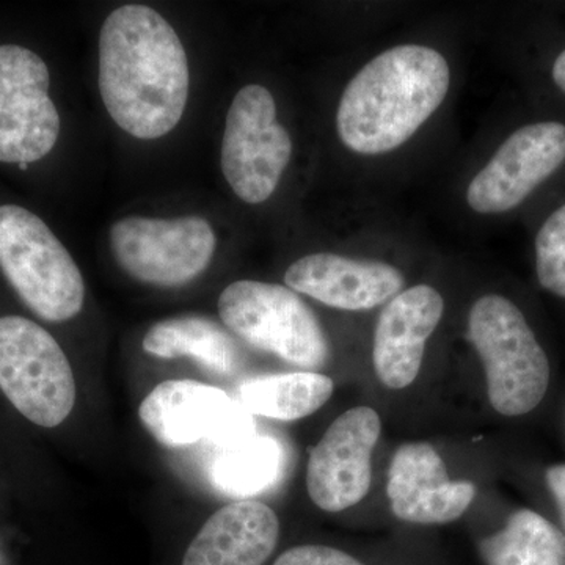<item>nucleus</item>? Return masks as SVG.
Listing matches in <instances>:
<instances>
[{
  "mask_svg": "<svg viewBox=\"0 0 565 565\" xmlns=\"http://www.w3.org/2000/svg\"><path fill=\"white\" fill-rule=\"evenodd\" d=\"M188 54L172 25L147 6L111 11L99 33V92L122 131L161 139L189 98Z\"/></svg>",
  "mask_w": 565,
  "mask_h": 565,
  "instance_id": "obj_1",
  "label": "nucleus"
},
{
  "mask_svg": "<svg viewBox=\"0 0 565 565\" xmlns=\"http://www.w3.org/2000/svg\"><path fill=\"white\" fill-rule=\"evenodd\" d=\"M451 71L440 52L403 44L382 52L349 82L337 111L338 136L359 154L403 147L445 102Z\"/></svg>",
  "mask_w": 565,
  "mask_h": 565,
  "instance_id": "obj_2",
  "label": "nucleus"
},
{
  "mask_svg": "<svg viewBox=\"0 0 565 565\" xmlns=\"http://www.w3.org/2000/svg\"><path fill=\"white\" fill-rule=\"evenodd\" d=\"M467 338L484 364L487 396L498 415L530 418L552 396L555 362L525 308L503 294L476 300Z\"/></svg>",
  "mask_w": 565,
  "mask_h": 565,
  "instance_id": "obj_3",
  "label": "nucleus"
},
{
  "mask_svg": "<svg viewBox=\"0 0 565 565\" xmlns=\"http://www.w3.org/2000/svg\"><path fill=\"white\" fill-rule=\"evenodd\" d=\"M0 270L44 321L65 322L84 308L85 281L65 245L39 215L0 206Z\"/></svg>",
  "mask_w": 565,
  "mask_h": 565,
  "instance_id": "obj_4",
  "label": "nucleus"
},
{
  "mask_svg": "<svg viewBox=\"0 0 565 565\" xmlns=\"http://www.w3.org/2000/svg\"><path fill=\"white\" fill-rule=\"evenodd\" d=\"M217 307L223 326L253 348L311 373L329 360V340L321 323L288 286L234 281L221 294Z\"/></svg>",
  "mask_w": 565,
  "mask_h": 565,
  "instance_id": "obj_5",
  "label": "nucleus"
},
{
  "mask_svg": "<svg viewBox=\"0 0 565 565\" xmlns=\"http://www.w3.org/2000/svg\"><path fill=\"white\" fill-rule=\"evenodd\" d=\"M0 390L41 427H57L76 404L68 356L50 332L21 316L0 318Z\"/></svg>",
  "mask_w": 565,
  "mask_h": 565,
  "instance_id": "obj_6",
  "label": "nucleus"
},
{
  "mask_svg": "<svg viewBox=\"0 0 565 565\" xmlns=\"http://www.w3.org/2000/svg\"><path fill=\"white\" fill-rule=\"evenodd\" d=\"M110 250L134 280L174 288L195 280L214 258V230L200 215L152 218L129 215L114 223Z\"/></svg>",
  "mask_w": 565,
  "mask_h": 565,
  "instance_id": "obj_7",
  "label": "nucleus"
},
{
  "mask_svg": "<svg viewBox=\"0 0 565 565\" xmlns=\"http://www.w3.org/2000/svg\"><path fill=\"white\" fill-rule=\"evenodd\" d=\"M292 140L277 120L273 93L252 84L237 92L226 115L222 172L248 204L269 200L291 161Z\"/></svg>",
  "mask_w": 565,
  "mask_h": 565,
  "instance_id": "obj_8",
  "label": "nucleus"
},
{
  "mask_svg": "<svg viewBox=\"0 0 565 565\" xmlns=\"http://www.w3.org/2000/svg\"><path fill=\"white\" fill-rule=\"evenodd\" d=\"M565 170V118H539L509 134L467 189L471 210L508 214Z\"/></svg>",
  "mask_w": 565,
  "mask_h": 565,
  "instance_id": "obj_9",
  "label": "nucleus"
},
{
  "mask_svg": "<svg viewBox=\"0 0 565 565\" xmlns=\"http://www.w3.org/2000/svg\"><path fill=\"white\" fill-rule=\"evenodd\" d=\"M50 85L39 54L18 44L0 46V162L28 166L57 143L61 115Z\"/></svg>",
  "mask_w": 565,
  "mask_h": 565,
  "instance_id": "obj_10",
  "label": "nucleus"
},
{
  "mask_svg": "<svg viewBox=\"0 0 565 565\" xmlns=\"http://www.w3.org/2000/svg\"><path fill=\"white\" fill-rule=\"evenodd\" d=\"M139 416L148 433L167 448L199 441L217 446L255 434L253 415L223 390L195 381H167L141 403Z\"/></svg>",
  "mask_w": 565,
  "mask_h": 565,
  "instance_id": "obj_11",
  "label": "nucleus"
},
{
  "mask_svg": "<svg viewBox=\"0 0 565 565\" xmlns=\"http://www.w3.org/2000/svg\"><path fill=\"white\" fill-rule=\"evenodd\" d=\"M381 430V416L366 405L353 407L334 419L308 460V494L319 509L345 511L366 497Z\"/></svg>",
  "mask_w": 565,
  "mask_h": 565,
  "instance_id": "obj_12",
  "label": "nucleus"
},
{
  "mask_svg": "<svg viewBox=\"0 0 565 565\" xmlns=\"http://www.w3.org/2000/svg\"><path fill=\"white\" fill-rule=\"evenodd\" d=\"M386 494L393 514L415 525H445L460 519L473 503L476 487L449 478L433 445L399 446L388 470Z\"/></svg>",
  "mask_w": 565,
  "mask_h": 565,
  "instance_id": "obj_13",
  "label": "nucleus"
},
{
  "mask_svg": "<svg viewBox=\"0 0 565 565\" xmlns=\"http://www.w3.org/2000/svg\"><path fill=\"white\" fill-rule=\"evenodd\" d=\"M445 302L433 286L418 285L394 296L379 316L373 363L379 381L390 390L414 384L426 343L441 318Z\"/></svg>",
  "mask_w": 565,
  "mask_h": 565,
  "instance_id": "obj_14",
  "label": "nucleus"
},
{
  "mask_svg": "<svg viewBox=\"0 0 565 565\" xmlns=\"http://www.w3.org/2000/svg\"><path fill=\"white\" fill-rule=\"evenodd\" d=\"M285 282L292 291L313 297L327 307L367 311L397 296L404 277L392 264L315 253L292 263Z\"/></svg>",
  "mask_w": 565,
  "mask_h": 565,
  "instance_id": "obj_15",
  "label": "nucleus"
},
{
  "mask_svg": "<svg viewBox=\"0 0 565 565\" xmlns=\"http://www.w3.org/2000/svg\"><path fill=\"white\" fill-rule=\"evenodd\" d=\"M280 537V522L269 505L236 501L204 523L182 557V565H263Z\"/></svg>",
  "mask_w": 565,
  "mask_h": 565,
  "instance_id": "obj_16",
  "label": "nucleus"
},
{
  "mask_svg": "<svg viewBox=\"0 0 565 565\" xmlns=\"http://www.w3.org/2000/svg\"><path fill=\"white\" fill-rule=\"evenodd\" d=\"M143 349L166 360L191 356L218 374H232L241 363L239 349L228 329L203 315H182L154 323L145 334Z\"/></svg>",
  "mask_w": 565,
  "mask_h": 565,
  "instance_id": "obj_17",
  "label": "nucleus"
},
{
  "mask_svg": "<svg viewBox=\"0 0 565 565\" xmlns=\"http://www.w3.org/2000/svg\"><path fill=\"white\" fill-rule=\"evenodd\" d=\"M484 565H565V534L531 508L512 511L504 525L479 542Z\"/></svg>",
  "mask_w": 565,
  "mask_h": 565,
  "instance_id": "obj_18",
  "label": "nucleus"
},
{
  "mask_svg": "<svg viewBox=\"0 0 565 565\" xmlns=\"http://www.w3.org/2000/svg\"><path fill=\"white\" fill-rule=\"evenodd\" d=\"M333 390L332 379L311 371L266 375L241 385L239 404L252 415L296 422L318 412Z\"/></svg>",
  "mask_w": 565,
  "mask_h": 565,
  "instance_id": "obj_19",
  "label": "nucleus"
},
{
  "mask_svg": "<svg viewBox=\"0 0 565 565\" xmlns=\"http://www.w3.org/2000/svg\"><path fill=\"white\" fill-rule=\"evenodd\" d=\"M218 448L212 481L222 492L250 497L273 486L280 473L281 449L274 438L253 434Z\"/></svg>",
  "mask_w": 565,
  "mask_h": 565,
  "instance_id": "obj_20",
  "label": "nucleus"
},
{
  "mask_svg": "<svg viewBox=\"0 0 565 565\" xmlns=\"http://www.w3.org/2000/svg\"><path fill=\"white\" fill-rule=\"evenodd\" d=\"M534 270L541 289L565 302V199L539 223Z\"/></svg>",
  "mask_w": 565,
  "mask_h": 565,
  "instance_id": "obj_21",
  "label": "nucleus"
},
{
  "mask_svg": "<svg viewBox=\"0 0 565 565\" xmlns=\"http://www.w3.org/2000/svg\"><path fill=\"white\" fill-rule=\"evenodd\" d=\"M274 565H364L343 550L326 545H300L286 550Z\"/></svg>",
  "mask_w": 565,
  "mask_h": 565,
  "instance_id": "obj_22",
  "label": "nucleus"
},
{
  "mask_svg": "<svg viewBox=\"0 0 565 565\" xmlns=\"http://www.w3.org/2000/svg\"><path fill=\"white\" fill-rule=\"evenodd\" d=\"M561 426H563V434L565 438V397L563 403V408H561Z\"/></svg>",
  "mask_w": 565,
  "mask_h": 565,
  "instance_id": "obj_23",
  "label": "nucleus"
}]
</instances>
